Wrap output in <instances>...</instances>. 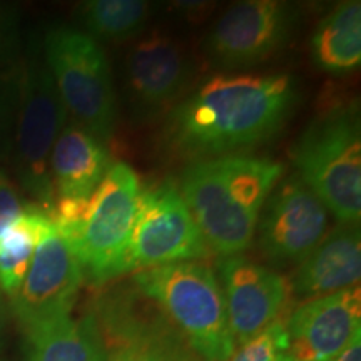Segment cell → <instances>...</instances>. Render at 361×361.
<instances>
[{"instance_id": "5b68a950", "label": "cell", "mask_w": 361, "mask_h": 361, "mask_svg": "<svg viewBox=\"0 0 361 361\" xmlns=\"http://www.w3.org/2000/svg\"><path fill=\"white\" fill-rule=\"evenodd\" d=\"M133 283L156 301L188 346L204 361H228L236 353L224 295L214 271L184 261L137 271Z\"/></svg>"}, {"instance_id": "8992f818", "label": "cell", "mask_w": 361, "mask_h": 361, "mask_svg": "<svg viewBox=\"0 0 361 361\" xmlns=\"http://www.w3.org/2000/svg\"><path fill=\"white\" fill-rule=\"evenodd\" d=\"M42 54L67 114L99 142L109 141L117 99L109 61L97 40L82 30L54 27L45 34Z\"/></svg>"}, {"instance_id": "83f0119b", "label": "cell", "mask_w": 361, "mask_h": 361, "mask_svg": "<svg viewBox=\"0 0 361 361\" xmlns=\"http://www.w3.org/2000/svg\"><path fill=\"white\" fill-rule=\"evenodd\" d=\"M0 348H2V345H0Z\"/></svg>"}, {"instance_id": "2e32d148", "label": "cell", "mask_w": 361, "mask_h": 361, "mask_svg": "<svg viewBox=\"0 0 361 361\" xmlns=\"http://www.w3.org/2000/svg\"><path fill=\"white\" fill-rule=\"evenodd\" d=\"M112 164L106 147L79 124L67 123L51 152L49 169L56 200H85Z\"/></svg>"}, {"instance_id": "8fae6325", "label": "cell", "mask_w": 361, "mask_h": 361, "mask_svg": "<svg viewBox=\"0 0 361 361\" xmlns=\"http://www.w3.org/2000/svg\"><path fill=\"white\" fill-rule=\"evenodd\" d=\"M328 221L326 206L298 174L283 178L261 209L259 251L271 264L301 263L324 238Z\"/></svg>"}, {"instance_id": "cb8c5ba5", "label": "cell", "mask_w": 361, "mask_h": 361, "mask_svg": "<svg viewBox=\"0 0 361 361\" xmlns=\"http://www.w3.org/2000/svg\"><path fill=\"white\" fill-rule=\"evenodd\" d=\"M20 11L12 4L0 2V72L12 69L19 61Z\"/></svg>"}, {"instance_id": "3957f363", "label": "cell", "mask_w": 361, "mask_h": 361, "mask_svg": "<svg viewBox=\"0 0 361 361\" xmlns=\"http://www.w3.org/2000/svg\"><path fill=\"white\" fill-rule=\"evenodd\" d=\"M298 178L343 224L361 218V126L358 104L335 102L319 111L293 147Z\"/></svg>"}, {"instance_id": "e0dca14e", "label": "cell", "mask_w": 361, "mask_h": 361, "mask_svg": "<svg viewBox=\"0 0 361 361\" xmlns=\"http://www.w3.org/2000/svg\"><path fill=\"white\" fill-rule=\"evenodd\" d=\"M27 335V361H106L107 351L92 313L42 323Z\"/></svg>"}, {"instance_id": "7a4b0ae2", "label": "cell", "mask_w": 361, "mask_h": 361, "mask_svg": "<svg viewBox=\"0 0 361 361\" xmlns=\"http://www.w3.org/2000/svg\"><path fill=\"white\" fill-rule=\"evenodd\" d=\"M283 176L278 161L226 156L189 162L178 188L211 252L226 258L251 246L261 209Z\"/></svg>"}, {"instance_id": "52a82bcc", "label": "cell", "mask_w": 361, "mask_h": 361, "mask_svg": "<svg viewBox=\"0 0 361 361\" xmlns=\"http://www.w3.org/2000/svg\"><path fill=\"white\" fill-rule=\"evenodd\" d=\"M141 180L126 162H112L89 197L84 223L66 238L84 279L102 286L129 273L128 255Z\"/></svg>"}, {"instance_id": "6da1fadb", "label": "cell", "mask_w": 361, "mask_h": 361, "mask_svg": "<svg viewBox=\"0 0 361 361\" xmlns=\"http://www.w3.org/2000/svg\"><path fill=\"white\" fill-rule=\"evenodd\" d=\"M298 97L288 74L214 75L168 112L162 146L189 162L241 156L276 137Z\"/></svg>"}, {"instance_id": "44dd1931", "label": "cell", "mask_w": 361, "mask_h": 361, "mask_svg": "<svg viewBox=\"0 0 361 361\" xmlns=\"http://www.w3.org/2000/svg\"><path fill=\"white\" fill-rule=\"evenodd\" d=\"M180 335L112 350L106 361H196Z\"/></svg>"}, {"instance_id": "603a6c76", "label": "cell", "mask_w": 361, "mask_h": 361, "mask_svg": "<svg viewBox=\"0 0 361 361\" xmlns=\"http://www.w3.org/2000/svg\"><path fill=\"white\" fill-rule=\"evenodd\" d=\"M17 80L16 66L0 72V162L11 154L13 121H16Z\"/></svg>"}, {"instance_id": "5bb4252c", "label": "cell", "mask_w": 361, "mask_h": 361, "mask_svg": "<svg viewBox=\"0 0 361 361\" xmlns=\"http://www.w3.org/2000/svg\"><path fill=\"white\" fill-rule=\"evenodd\" d=\"M218 271L233 341L243 346L276 322L286 301L288 283L274 271L239 255L221 258Z\"/></svg>"}, {"instance_id": "277c9868", "label": "cell", "mask_w": 361, "mask_h": 361, "mask_svg": "<svg viewBox=\"0 0 361 361\" xmlns=\"http://www.w3.org/2000/svg\"><path fill=\"white\" fill-rule=\"evenodd\" d=\"M17 104L11 157L17 184L30 202L51 216L56 206L51 169V152L67 124V111L37 45L27 49L16 64Z\"/></svg>"}, {"instance_id": "d6986e66", "label": "cell", "mask_w": 361, "mask_h": 361, "mask_svg": "<svg viewBox=\"0 0 361 361\" xmlns=\"http://www.w3.org/2000/svg\"><path fill=\"white\" fill-rule=\"evenodd\" d=\"M151 13L144 0H89L78 7V20L94 40L124 42L146 29Z\"/></svg>"}, {"instance_id": "4316f807", "label": "cell", "mask_w": 361, "mask_h": 361, "mask_svg": "<svg viewBox=\"0 0 361 361\" xmlns=\"http://www.w3.org/2000/svg\"><path fill=\"white\" fill-rule=\"evenodd\" d=\"M6 318H7L6 305H4L2 295H0V345H2V331H4V326H6Z\"/></svg>"}, {"instance_id": "d4e9b609", "label": "cell", "mask_w": 361, "mask_h": 361, "mask_svg": "<svg viewBox=\"0 0 361 361\" xmlns=\"http://www.w3.org/2000/svg\"><path fill=\"white\" fill-rule=\"evenodd\" d=\"M29 202L22 200L17 184L6 169L0 168V239L25 213Z\"/></svg>"}, {"instance_id": "ba28073f", "label": "cell", "mask_w": 361, "mask_h": 361, "mask_svg": "<svg viewBox=\"0 0 361 361\" xmlns=\"http://www.w3.org/2000/svg\"><path fill=\"white\" fill-rule=\"evenodd\" d=\"M209 256V246L173 179L139 192L129 241V273Z\"/></svg>"}, {"instance_id": "9c48e42d", "label": "cell", "mask_w": 361, "mask_h": 361, "mask_svg": "<svg viewBox=\"0 0 361 361\" xmlns=\"http://www.w3.org/2000/svg\"><path fill=\"white\" fill-rule=\"evenodd\" d=\"M300 20V7L279 0H245L226 11L207 35L204 49L214 66L247 69L286 45Z\"/></svg>"}, {"instance_id": "7402d4cb", "label": "cell", "mask_w": 361, "mask_h": 361, "mask_svg": "<svg viewBox=\"0 0 361 361\" xmlns=\"http://www.w3.org/2000/svg\"><path fill=\"white\" fill-rule=\"evenodd\" d=\"M286 348L284 323L273 322L264 331L252 338L228 361H278V356Z\"/></svg>"}, {"instance_id": "30bf717a", "label": "cell", "mask_w": 361, "mask_h": 361, "mask_svg": "<svg viewBox=\"0 0 361 361\" xmlns=\"http://www.w3.org/2000/svg\"><path fill=\"white\" fill-rule=\"evenodd\" d=\"M84 283L82 268L69 243L47 218L39 234L32 263L11 308L24 331L69 316Z\"/></svg>"}, {"instance_id": "ac0fdd59", "label": "cell", "mask_w": 361, "mask_h": 361, "mask_svg": "<svg viewBox=\"0 0 361 361\" xmlns=\"http://www.w3.org/2000/svg\"><path fill=\"white\" fill-rule=\"evenodd\" d=\"M311 62L333 75L350 74L361 64V4H336L316 25L310 42Z\"/></svg>"}, {"instance_id": "4fadbf2b", "label": "cell", "mask_w": 361, "mask_h": 361, "mask_svg": "<svg viewBox=\"0 0 361 361\" xmlns=\"http://www.w3.org/2000/svg\"><path fill=\"white\" fill-rule=\"evenodd\" d=\"M278 361H335L361 335V290L348 288L306 301L284 324Z\"/></svg>"}, {"instance_id": "ffe728a7", "label": "cell", "mask_w": 361, "mask_h": 361, "mask_svg": "<svg viewBox=\"0 0 361 361\" xmlns=\"http://www.w3.org/2000/svg\"><path fill=\"white\" fill-rule=\"evenodd\" d=\"M47 218L42 207L29 202L25 213L0 239V291L11 298L19 290L29 271L39 234Z\"/></svg>"}, {"instance_id": "9a60e30c", "label": "cell", "mask_w": 361, "mask_h": 361, "mask_svg": "<svg viewBox=\"0 0 361 361\" xmlns=\"http://www.w3.org/2000/svg\"><path fill=\"white\" fill-rule=\"evenodd\" d=\"M361 278L360 224H343L324 234L290 279L298 298H322L358 286Z\"/></svg>"}, {"instance_id": "7c38bea8", "label": "cell", "mask_w": 361, "mask_h": 361, "mask_svg": "<svg viewBox=\"0 0 361 361\" xmlns=\"http://www.w3.org/2000/svg\"><path fill=\"white\" fill-rule=\"evenodd\" d=\"M124 90L139 119L173 109L194 78L186 49L169 35L154 32L137 40L124 57Z\"/></svg>"}, {"instance_id": "484cf974", "label": "cell", "mask_w": 361, "mask_h": 361, "mask_svg": "<svg viewBox=\"0 0 361 361\" xmlns=\"http://www.w3.org/2000/svg\"><path fill=\"white\" fill-rule=\"evenodd\" d=\"M335 361H361V343L360 338L355 340Z\"/></svg>"}]
</instances>
